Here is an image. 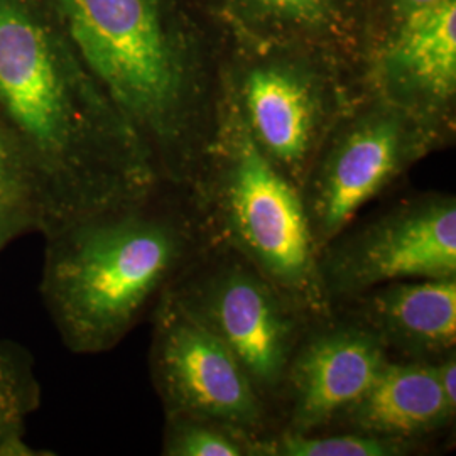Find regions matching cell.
Returning <instances> with one entry per match:
<instances>
[{"label":"cell","instance_id":"obj_11","mask_svg":"<svg viewBox=\"0 0 456 456\" xmlns=\"http://www.w3.org/2000/svg\"><path fill=\"white\" fill-rule=\"evenodd\" d=\"M331 310L374 333L392 360L433 363L456 350V276L380 284Z\"/></svg>","mask_w":456,"mask_h":456},{"label":"cell","instance_id":"obj_5","mask_svg":"<svg viewBox=\"0 0 456 456\" xmlns=\"http://www.w3.org/2000/svg\"><path fill=\"white\" fill-rule=\"evenodd\" d=\"M227 346L276 416L284 377L311 318L239 254L207 245L167 289Z\"/></svg>","mask_w":456,"mask_h":456},{"label":"cell","instance_id":"obj_8","mask_svg":"<svg viewBox=\"0 0 456 456\" xmlns=\"http://www.w3.org/2000/svg\"><path fill=\"white\" fill-rule=\"evenodd\" d=\"M154 314L151 367L166 416L186 414L227 424L261 443L276 416L224 343L164 294Z\"/></svg>","mask_w":456,"mask_h":456},{"label":"cell","instance_id":"obj_12","mask_svg":"<svg viewBox=\"0 0 456 456\" xmlns=\"http://www.w3.org/2000/svg\"><path fill=\"white\" fill-rule=\"evenodd\" d=\"M257 49H294L326 58L354 82L369 0H215Z\"/></svg>","mask_w":456,"mask_h":456},{"label":"cell","instance_id":"obj_18","mask_svg":"<svg viewBox=\"0 0 456 456\" xmlns=\"http://www.w3.org/2000/svg\"><path fill=\"white\" fill-rule=\"evenodd\" d=\"M440 2H443V0H391L392 9L395 12L397 20L404 16H408V14L416 12V11H421V9L431 7V5H436Z\"/></svg>","mask_w":456,"mask_h":456},{"label":"cell","instance_id":"obj_14","mask_svg":"<svg viewBox=\"0 0 456 456\" xmlns=\"http://www.w3.org/2000/svg\"><path fill=\"white\" fill-rule=\"evenodd\" d=\"M435 446L354 429H325L306 435L276 433L256 446V456H411Z\"/></svg>","mask_w":456,"mask_h":456},{"label":"cell","instance_id":"obj_16","mask_svg":"<svg viewBox=\"0 0 456 456\" xmlns=\"http://www.w3.org/2000/svg\"><path fill=\"white\" fill-rule=\"evenodd\" d=\"M446 403L456 409V350L433 362Z\"/></svg>","mask_w":456,"mask_h":456},{"label":"cell","instance_id":"obj_1","mask_svg":"<svg viewBox=\"0 0 456 456\" xmlns=\"http://www.w3.org/2000/svg\"><path fill=\"white\" fill-rule=\"evenodd\" d=\"M83 61L161 180L188 188L212 137L220 68L164 0H58Z\"/></svg>","mask_w":456,"mask_h":456},{"label":"cell","instance_id":"obj_7","mask_svg":"<svg viewBox=\"0 0 456 456\" xmlns=\"http://www.w3.org/2000/svg\"><path fill=\"white\" fill-rule=\"evenodd\" d=\"M330 308L380 284L456 276V198L406 196L363 222H352L320 250Z\"/></svg>","mask_w":456,"mask_h":456},{"label":"cell","instance_id":"obj_4","mask_svg":"<svg viewBox=\"0 0 456 456\" xmlns=\"http://www.w3.org/2000/svg\"><path fill=\"white\" fill-rule=\"evenodd\" d=\"M448 139L382 98L357 95L326 135L299 186L318 254L365 205Z\"/></svg>","mask_w":456,"mask_h":456},{"label":"cell","instance_id":"obj_3","mask_svg":"<svg viewBox=\"0 0 456 456\" xmlns=\"http://www.w3.org/2000/svg\"><path fill=\"white\" fill-rule=\"evenodd\" d=\"M186 190L213 244L252 264L308 318L331 313L301 191L256 146L224 88Z\"/></svg>","mask_w":456,"mask_h":456},{"label":"cell","instance_id":"obj_15","mask_svg":"<svg viewBox=\"0 0 456 456\" xmlns=\"http://www.w3.org/2000/svg\"><path fill=\"white\" fill-rule=\"evenodd\" d=\"M163 453L167 456H256V441L207 418L166 416Z\"/></svg>","mask_w":456,"mask_h":456},{"label":"cell","instance_id":"obj_17","mask_svg":"<svg viewBox=\"0 0 456 456\" xmlns=\"http://www.w3.org/2000/svg\"><path fill=\"white\" fill-rule=\"evenodd\" d=\"M19 411L16 386L0 367V435L14 423Z\"/></svg>","mask_w":456,"mask_h":456},{"label":"cell","instance_id":"obj_13","mask_svg":"<svg viewBox=\"0 0 456 456\" xmlns=\"http://www.w3.org/2000/svg\"><path fill=\"white\" fill-rule=\"evenodd\" d=\"M455 419L456 409L446 403L431 362L389 359L367 391L326 429H354L435 446L441 435L453 429Z\"/></svg>","mask_w":456,"mask_h":456},{"label":"cell","instance_id":"obj_9","mask_svg":"<svg viewBox=\"0 0 456 456\" xmlns=\"http://www.w3.org/2000/svg\"><path fill=\"white\" fill-rule=\"evenodd\" d=\"M387 360L374 333L340 311L311 318L286 370L276 433L323 431L367 391Z\"/></svg>","mask_w":456,"mask_h":456},{"label":"cell","instance_id":"obj_2","mask_svg":"<svg viewBox=\"0 0 456 456\" xmlns=\"http://www.w3.org/2000/svg\"><path fill=\"white\" fill-rule=\"evenodd\" d=\"M49 289L66 340L78 352L120 342L210 244L186 188L149 195L66 225Z\"/></svg>","mask_w":456,"mask_h":456},{"label":"cell","instance_id":"obj_10","mask_svg":"<svg viewBox=\"0 0 456 456\" xmlns=\"http://www.w3.org/2000/svg\"><path fill=\"white\" fill-rule=\"evenodd\" d=\"M452 137L455 126L456 0L416 11L395 29L354 83Z\"/></svg>","mask_w":456,"mask_h":456},{"label":"cell","instance_id":"obj_6","mask_svg":"<svg viewBox=\"0 0 456 456\" xmlns=\"http://www.w3.org/2000/svg\"><path fill=\"white\" fill-rule=\"evenodd\" d=\"M220 80L256 146L297 188L357 97L342 66L294 49L256 48Z\"/></svg>","mask_w":456,"mask_h":456},{"label":"cell","instance_id":"obj_19","mask_svg":"<svg viewBox=\"0 0 456 456\" xmlns=\"http://www.w3.org/2000/svg\"><path fill=\"white\" fill-rule=\"evenodd\" d=\"M5 161H7L5 147H4V144H2V139H0V181L4 180V175H5Z\"/></svg>","mask_w":456,"mask_h":456},{"label":"cell","instance_id":"obj_20","mask_svg":"<svg viewBox=\"0 0 456 456\" xmlns=\"http://www.w3.org/2000/svg\"><path fill=\"white\" fill-rule=\"evenodd\" d=\"M2 227H4V216H2V210H0V235H2Z\"/></svg>","mask_w":456,"mask_h":456}]
</instances>
